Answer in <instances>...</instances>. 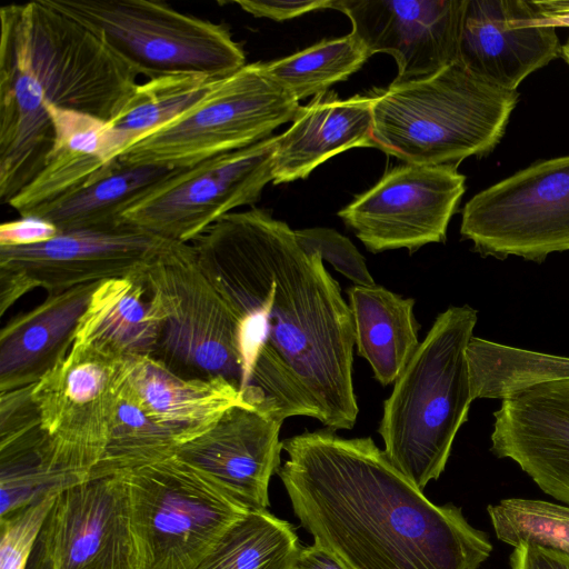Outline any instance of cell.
<instances>
[{"instance_id": "5bb4252c", "label": "cell", "mask_w": 569, "mask_h": 569, "mask_svg": "<svg viewBox=\"0 0 569 569\" xmlns=\"http://www.w3.org/2000/svg\"><path fill=\"white\" fill-rule=\"evenodd\" d=\"M455 166L403 163L338 212L372 253L443 242L465 192Z\"/></svg>"}, {"instance_id": "7c38bea8", "label": "cell", "mask_w": 569, "mask_h": 569, "mask_svg": "<svg viewBox=\"0 0 569 569\" xmlns=\"http://www.w3.org/2000/svg\"><path fill=\"white\" fill-rule=\"evenodd\" d=\"M124 359L73 345L32 388L40 427L59 465L82 481L103 455Z\"/></svg>"}, {"instance_id": "4dcf8cb0", "label": "cell", "mask_w": 569, "mask_h": 569, "mask_svg": "<svg viewBox=\"0 0 569 569\" xmlns=\"http://www.w3.org/2000/svg\"><path fill=\"white\" fill-rule=\"evenodd\" d=\"M200 74H169L138 83L111 126L129 146L174 121L211 90L217 81Z\"/></svg>"}, {"instance_id": "f1b7e54d", "label": "cell", "mask_w": 569, "mask_h": 569, "mask_svg": "<svg viewBox=\"0 0 569 569\" xmlns=\"http://www.w3.org/2000/svg\"><path fill=\"white\" fill-rule=\"evenodd\" d=\"M302 546L291 523L267 509L236 520L196 569H295Z\"/></svg>"}, {"instance_id": "d6986e66", "label": "cell", "mask_w": 569, "mask_h": 569, "mask_svg": "<svg viewBox=\"0 0 569 569\" xmlns=\"http://www.w3.org/2000/svg\"><path fill=\"white\" fill-rule=\"evenodd\" d=\"M491 451L515 461L547 495L569 505V378L501 400Z\"/></svg>"}, {"instance_id": "ab89813d", "label": "cell", "mask_w": 569, "mask_h": 569, "mask_svg": "<svg viewBox=\"0 0 569 569\" xmlns=\"http://www.w3.org/2000/svg\"><path fill=\"white\" fill-rule=\"evenodd\" d=\"M295 569H348L332 553L315 543L302 547Z\"/></svg>"}, {"instance_id": "8992f818", "label": "cell", "mask_w": 569, "mask_h": 569, "mask_svg": "<svg viewBox=\"0 0 569 569\" xmlns=\"http://www.w3.org/2000/svg\"><path fill=\"white\" fill-rule=\"evenodd\" d=\"M96 33L138 76L223 79L246 64L230 30L152 0H49Z\"/></svg>"}, {"instance_id": "f546056e", "label": "cell", "mask_w": 569, "mask_h": 569, "mask_svg": "<svg viewBox=\"0 0 569 569\" xmlns=\"http://www.w3.org/2000/svg\"><path fill=\"white\" fill-rule=\"evenodd\" d=\"M178 449L177 442L150 418L124 383L122 370L107 446L89 479L123 473L171 458Z\"/></svg>"}, {"instance_id": "74e56055", "label": "cell", "mask_w": 569, "mask_h": 569, "mask_svg": "<svg viewBox=\"0 0 569 569\" xmlns=\"http://www.w3.org/2000/svg\"><path fill=\"white\" fill-rule=\"evenodd\" d=\"M511 569H569V555L537 545L521 543L510 555Z\"/></svg>"}, {"instance_id": "60d3db41", "label": "cell", "mask_w": 569, "mask_h": 569, "mask_svg": "<svg viewBox=\"0 0 569 569\" xmlns=\"http://www.w3.org/2000/svg\"><path fill=\"white\" fill-rule=\"evenodd\" d=\"M546 20L553 27H569V1H535Z\"/></svg>"}, {"instance_id": "d4e9b609", "label": "cell", "mask_w": 569, "mask_h": 569, "mask_svg": "<svg viewBox=\"0 0 569 569\" xmlns=\"http://www.w3.org/2000/svg\"><path fill=\"white\" fill-rule=\"evenodd\" d=\"M144 269L98 284L80 319L73 345L121 359L153 355L160 317Z\"/></svg>"}, {"instance_id": "ffe728a7", "label": "cell", "mask_w": 569, "mask_h": 569, "mask_svg": "<svg viewBox=\"0 0 569 569\" xmlns=\"http://www.w3.org/2000/svg\"><path fill=\"white\" fill-rule=\"evenodd\" d=\"M123 381L179 448L207 432L228 409L249 407L227 379L183 378L152 356L126 358Z\"/></svg>"}, {"instance_id": "4316f807", "label": "cell", "mask_w": 569, "mask_h": 569, "mask_svg": "<svg viewBox=\"0 0 569 569\" xmlns=\"http://www.w3.org/2000/svg\"><path fill=\"white\" fill-rule=\"evenodd\" d=\"M358 356L382 385L395 382L419 346L415 300L381 286H352L347 291Z\"/></svg>"}, {"instance_id": "44dd1931", "label": "cell", "mask_w": 569, "mask_h": 569, "mask_svg": "<svg viewBox=\"0 0 569 569\" xmlns=\"http://www.w3.org/2000/svg\"><path fill=\"white\" fill-rule=\"evenodd\" d=\"M99 283L48 295L8 321L0 331V392L34 385L68 356Z\"/></svg>"}, {"instance_id": "30bf717a", "label": "cell", "mask_w": 569, "mask_h": 569, "mask_svg": "<svg viewBox=\"0 0 569 569\" xmlns=\"http://www.w3.org/2000/svg\"><path fill=\"white\" fill-rule=\"evenodd\" d=\"M461 236L482 256L542 262L569 250V156L536 162L475 194Z\"/></svg>"}, {"instance_id": "5b68a950", "label": "cell", "mask_w": 569, "mask_h": 569, "mask_svg": "<svg viewBox=\"0 0 569 569\" xmlns=\"http://www.w3.org/2000/svg\"><path fill=\"white\" fill-rule=\"evenodd\" d=\"M372 97V141L388 154L419 166H455L491 152L518 101L458 61Z\"/></svg>"}, {"instance_id": "3957f363", "label": "cell", "mask_w": 569, "mask_h": 569, "mask_svg": "<svg viewBox=\"0 0 569 569\" xmlns=\"http://www.w3.org/2000/svg\"><path fill=\"white\" fill-rule=\"evenodd\" d=\"M0 198L9 203L43 169L53 142L47 106L110 122L138 74L49 0L0 8Z\"/></svg>"}, {"instance_id": "f35d334b", "label": "cell", "mask_w": 569, "mask_h": 569, "mask_svg": "<svg viewBox=\"0 0 569 569\" xmlns=\"http://www.w3.org/2000/svg\"><path fill=\"white\" fill-rule=\"evenodd\" d=\"M31 290L32 286L21 274L0 269V316L2 317L16 301Z\"/></svg>"}, {"instance_id": "ac0fdd59", "label": "cell", "mask_w": 569, "mask_h": 569, "mask_svg": "<svg viewBox=\"0 0 569 569\" xmlns=\"http://www.w3.org/2000/svg\"><path fill=\"white\" fill-rule=\"evenodd\" d=\"M282 422L256 409L234 406L176 456L200 470L247 511L266 510L269 482L280 468Z\"/></svg>"}, {"instance_id": "e575fe53", "label": "cell", "mask_w": 569, "mask_h": 569, "mask_svg": "<svg viewBox=\"0 0 569 569\" xmlns=\"http://www.w3.org/2000/svg\"><path fill=\"white\" fill-rule=\"evenodd\" d=\"M296 238L308 254H318L351 280L355 286L376 284L363 256L355 244L337 230L315 227L295 230Z\"/></svg>"}, {"instance_id": "7a4b0ae2", "label": "cell", "mask_w": 569, "mask_h": 569, "mask_svg": "<svg viewBox=\"0 0 569 569\" xmlns=\"http://www.w3.org/2000/svg\"><path fill=\"white\" fill-rule=\"evenodd\" d=\"M277 471L300 525L348 569H480L486 532L432 503L370 437L331 429L282 440Z\"/></svg>"}, {"instance_id": "cb8c5ba5", "label": "cell", "mask_w": 569, "mask_h": 569, "mask_svg": "<svg viewBox=\"0 0 569 569\" xmlns=\"http://www.w3.org/2000/svg\"><path fill=\"white\" fill-rule=\"evenodd\" d=\"M0 517L83 482L56 459L30 387L0 395Z\"/></svg>"}, {"instance_id": "8d00e7d4", "label": "cell", "mask_w": 569, "mask_h": 569, "mask_svg": "<svg viewBox=\"0 0 569 569\" xmlns=\"http://www.w3.org/2000/svg\"><path fill=\"white\" fill-rule=\"evenodd\" d=\"M59 232L57 227L37 216H24L0 226V247H24L48 241Z\"/></svg>"}, {"instance_id": "8fae6325", "label": "cell", "mask_w": 569, "mask_h": 569, "mask_svg": "<svg viewBox=\"0 0 569 569\" xmlns=\"http://www.w3.org/2000/svg\"><path fill=\"white\" fill-rule=\"evenodd\" d=\"M277 136L181 168L128 207L121 219L159 238L190 243L273 182Z\"/></svg>"}, {"instance_id": "9a60e30c", "label": "cell", "mask_w": 569, "mask_h": 569, "mask_svg": "<svg viewBox=\"0 0 569 569\" xmlns=\"http://www.w3.org/2000/svg\"><path fill=\"white\" fill-rule=\"evenodd\" d=\"M466 0H336L369 57L383 52L398 66L393 83L431 76L458 61Z\"/></svg>"}, {"instance_id": "4fadbf2b", "label": "cell", "mask_w": 569, "mask_h": 569, "mask_svg": "<svg viewBox=\"0 0 569 569\" xmlns=\"http://www.w3.org/2000/svg\"><path fill=\"white\" fill-rule=\"evenodd\" d=\"M26 569H140L124 473L59 492Z\"/></svg>"}, {"instance_id": "9c48e42d", "label": "cell", "mask_w": 569, "mask_h": 569, "mask_svg": "<svg viewBox=\"0 0 569 569\" xmlns=\"http://www.w3.org/2000/svg\"><path fill=\"white\" fill-rule=\"evenodd\" d=\"M123 473L140 569H196L248 512L178 456Z\"/></svg>"}, {"instance_id": "83f0119b", "label": "cell", "mask_w": 569, "mask_h": 569, "mask_svg": "<svg viewBox=\"0 0 569 569\" xmlns=\"http://www.w3.org/2000/svg\"><path fill=\"white\" fill-rule=\"evenodd\" d=\"M467 359L473 399H507L530 387L569 378V358L472 337Z\"/></svg>"}, {"instance_id": "d6a6232c", "label": "cell", "mask_w": 569, "mask_h": 569, "mask_svg": "<svg viewBox=\"0 0 569 569\" xmlns=\"http://www.w3.org/2000/svg\"><path fill=\"white\" fill-rule=\"evenodd\" d=\"M499 540L537 545L569 555V507L543 500L508 498L487 508Z\"/></svg>"}, {"instance_id": "7402d4cb", "label": "cell", "mask_w": 569, "mask_h": 569, "mask_svg": "<svg viewBox=\"0 0 569 569\" xmlns=\"http://www.w3.org/2000/svg\"><path fill=\"white\" fill-rule=\"evenodd\" d=\"M46 110L53 142L43 169L8 203L20 217L94 180L129 147L108 121L53 106Z\"/></svg>"}, {"instance_id": "d590c367", "label": "cell", "mask_w": 569, "mask_h": 569, "mask_svg": "<svg viewBox=\"0 0 569 569\" xmlns=\"http://www.w3.org/2000/svg\"><path fill=\"white\" fill-rule=\"evenodd\" d=\"M332 2V0H234L219 1V4L233 3L254 17L283 21L311 11L331 8Z\"/></svg>"}, {"instance_id": "6da1fadb", "label": "cell", "mask_w": 569, "mask_h": 569, "mask_svg": "<svg viewBox=\"0 0 569 569\" xmlns=\"http://www.w3.org/2000/svg\"><path fill=\"white\" fill-rule=\"evenodd\" d=\"M191 244L238 319L244 402L281 422L306 416L351 429L353 322L321 257L259 208L223 216Z\"/></svg>"}, {"instance_id": "ba28073f", "label": "cell", "mask_w": 569, "mask_h": 569, "mask_svg": "<svg viewBox=\"0 0 569 569\" xmlns=\"http://www.w3.org/2000/svg\"><path fill=\"white\" fill-rule=\"evenodd\" d=\"M144 273L160 317L152 357L183 378H223L241 392L239 322L202 272L192 244L167 240Z\"/></svg>"}, {"instance_id": "603a6c76", "label": "cell", "mask_w": 569, "mask_h": 569, "mask_svg": "<svg viewBox=\"0 0 569 569\" xmlns=\"http://www.w3.org/2000/svg\"><path fill=\"white\" fill-rule=\"evenodd\" d=\"M372 97L340 99L336 92L315 96L300 106L292 124L277 136L273 183L307 178L331 157L372 141Z\"/></svg>"}, {"instance_id": "484cf974", "label": "cell", "mask_w": 569, "mask_h": 569, "mask_svg": "<svg viewBox=\"0 0 569 569\" xmlns=\"http://www.w3.org/2000/svg\"><path fill=\"white\" fill-rule=\"evenodd\" d=\"M181 168L129 166L118 160L89 183L32 209L59 232L112 229L123 211ZM24 217V216H22Z\"/></svg>"}, {"instance_id": "836d02e7", "label": "cell", "mask_w": 569, "mask_h": 569, "mask_svg": "<svg viewBox=\"0 0 569 569\" xmlns=\"http://www.w3.org/2000/svg\"><path fill=\"white\" fill-rule=\"evenodd\" d=\"M58 493L0 517V569H26L42 525Z\"/></svg>"}, {"instance_id": "277c9868", "label": "cell", "mask_w": 569, "mask_h": 569, "mask_svg": "<svg viewBox=\"0 0 569 569\" xmlns=\"http://www.w3.org/2000/svg\"><path fill=\"white\" fill-rule=\"evenodd\" d=\"M477 319L468 305L441 312L385 401L378 429L383 451L422 491L443 472L475 400L467 347Z\"/></svg>"}, {"instance_id": "e0dca14e", "label": "cell", "mask_w": 569, "mask_h": 569, "mask_svg": "<svg viewBox=\"0 0 569 569\" xmlns=\"http://www.w3.org/2000/svg\"><path fill=\"white\" fill-rule=\"evenodd\" d=\"M560 51L556 27L535 1L466 0L458 62L487 83L517 91Z\"/></svg>"}, {"instance_id": "52a82bcc", "label": "cell", "mask_w": 569, "mask_h": 569, "mask_svg": "<svg viewBox=\"0 0 569 569\" xmlns=\"http://www.w3.org/2000/svg\"><path fill=\"white\" fill-rule=\"evenodd\" d=\"M299 108L264 62L246 63L217 81L184 114L137 140L118 159L129 166L191 167L271 137L278 127L293 121Z\"/></svg>"}, {"instance_id": "2e32d148", "label": "cell", "mask_w": 569, "mask_h": 569, "mask_svg": "<svg viewBox=\"0 0 569 569\" xmlns=\"http://www.w3.org/2000/svg\"><path fill=\"white\" fill-rule=\"evenodd\" d=\"M166 241L124 221L112 229L60 232L32 246L0 247V269L52 295L132 274L146 268Z\"/></svg>"}, {"instance_id": "1f68e13d", "label": "cell", "mask_w": 569, "mask_h": 569, "mask_svg": "<svg viewBox=\"0 0 569 569\" xmlns=\"http://www.w3.org/2000/svg\"><path fill=\"white\" fill-rule=\"evenodd\" d=\"M368 52L350 32L322 40L286 58L267 62L268 73L297 101L318 96L358 71Z\"/></svg>"}]
</instances>
